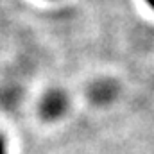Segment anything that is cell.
Returning a JSON list of instances; mask_svg holds the SVG:
<instances>
[{
	"label": "cell",
	"mask_w": 154,
	"mask_h": 154,
	"mask_svg": "<svg viewBox=\"0 0 154 154\" xmlns=\"http://www.w3.org/2000/svg\"><path fill=\"white\" fill-rule=\"evenodd\" d=\"M66 109V99L63 93H50L45 97V100L41 102V113L45 118H57L65 113Z\"/></svg>",
	"instance_id": "obj_1"
},
{
	"label": "cell",
	"mask_w": 154,
	"mask_h": 154,
	"mask_svg": "<svg viewBox=\"0 0 154 154\" xmlns=\"http://www.w3.org/2000/svg\"><path fill=\"white\" fill-rule=\"evenodd\" d=\"M147 4H149V5H151V7L154 9V0H147Z\"/></svg>",
	"instance_id": "obj_3"
},
{
	"label": "cell",
	"mask_w": 154,
	"mask_h": 154,
	"mask_svg": "<svg viewBox=\"0 0 154 154\" xmlns=\"http://www.w3.org/2000/svg\"><path fill=\"white\" fill-rule=\"evenodd\" d=\"M0 154H5V143H4L2 136H0Z\"/></svg>",
	"instance_id": "obj_2"
}]
</instances>
